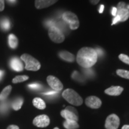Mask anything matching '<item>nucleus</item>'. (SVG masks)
<instances>
[{
	"label": "nucleus",
	"instance_id": "f257e3e1",
	"mask_svg": "<svg viewBox=\"0 0 129 129\" xmlns=\"http://www.w3.org/2000/svg\"><path fill=\"white\" fill-rule=\"evenodd\" d=\"M98 55L94 48L83 47L77 53V63L84 68H90L97 62Z\"/></svg>",
	"mask_w": 129,
	"mask_h": 129
},
{
	"label": "nucleus",
	"instance_id": "1a4fd4ad",
	"mask_svg": "<svg viewBox=\"0 0 129 129\" xmlns=\"http://www.w3.org/2000/svg\"><path fill=\"white\" fill-rule=\"evenodd\" d=\"M85 105L92 109H98L101 106L102 101L98 97L91 96L86 98Z\"/></svg>",
	"mask_w": 129,
	"mask_h": 129
},
{
	"label": "nucleus",
	"instance_id": "7ed1b4c3",
	"mask_svg": "<svg viewBox=\"0 0 129 129\" xmlns=\"http://www.w3.org/2000/svg\"><path fill=\"white\" fill-rule=\"evenodd\" d=\"M21 60L25 63V69L31 71H37L41 68V63L37 59L28 54H23L21 56Z\"/></svg>",
	"mask_w": 129,
	"mask_h": 129
},
{
	"label": "nucleus",
	"instance_id": "c9c22d12",
	"mask_svg": "<svg viewBox=\"0 0 129 129\" xmlns=\"http://www.w3.org/2000/svg\"><path fill=\"white\" fill-rule=\"evenodd\" d=\"M121 129H129V125H123Z\"/></svg>",
	"mask_w": 129,
	"mask_h": 129
},
{
	"label": "nucleus",
	"instance_id": "4be33fe9",
	"mask_svg": "<svg viewBox=\"0 0 129 129\" xmlns=\"http://www.w3.org/2000/svg\"><path fill=\"white\" fill-rule=\"evenodd\" d=\"M117 74L122 78L129 80V71H128L124 70V69H118L117 71Z\"/></svg>",
	"mask_w": 129,
	"mask_h": 129
},
{
	"label": "nucleus",
	"instance_id": "a878e982",
	"mask_svg": "<svg viewBox=\"0 0 129 129\" xmlns=\"http://www.w3.org/2000/svg\"><path fill=\"white\" fill-rule=\"evenodd\" d=\"M94 50L95 51H96L97 55H98V57H102L104 56V51L101 48L96 47Z\"/></svg>",
	"mask_w": 129,
	"mask_h": 129
},
{
	"label": "nucleus",
	"instance_id": "58836bf2",
	"mask_svg": "<svg viewBox=\"0 0 129 129\" xmlns=\"http://www.w3.org/2000/svg\"><path fill=\"white\" fill-rule=\"evenodd\" d=\"M53 129H59V128H58V127H55V128H54Z\"/></svg>",
	"mask_w": 129,
	"mask_h": 129
},
{
	"label": "nucleus",
	"instance_id": "f704fd0d",
	"mask_svg": "<svg viewBox=\"0 0 129 129\" xmlns=\"http://www.w3.org/2000/svg\"><path fill=\"white\" fill-rule=\"evenodd\" d=\"M104 5H101L99 7V13H102L103 12H104Z\"/></svg>",
	"mask_w": 129,
	"mask_h": 129
},
{
	"label": "nucleus",
	"instance_id": "39448f33",
	"mask_svg": "<svg viewBox=\"0 0 129 129\" xmlns=\"http://www.w3.org/2000/svg\"><path fill=\"white\" fill-rule=\"evenodd\" d=\"M48 35L52 41L56 43H61L64 40V35L60 29L53 26L48 29Z\"/></svg>",
	"mask_w": 129,
	"mask_h": 129
},
{
	"label": "nucleus",
	"instance_id": "bb28decb",
	"mask_svg": "<svg viewBox=\"0 0 129 129\" xmlns=\"http://www.w3.org/2000/svg\"><path fill=\"white\" fill-rule=\"evenodd\" d=\"M125 6H126V5H125V3L124 2H120L118 3V4L117 6V10H120V9H125Z\"/></svg>",
	"mask_w": 129,
	"mask_h": 129
},
{
	"label": "nucleus",
	"instance_id": "473e14b6",
	"mask_svg": "<svg viewBox=\"0 0 129 129\" xmlns=\"http://www.w3.org/2000/svg\"><path fill=\"white\" fill-rule=\"evenodd\" d=\"M7 129H20V128H19V127L17 126V125L12 124V125H10L9 126L7 127Z\"/></svg>",
	"mask_w": 129,
	"mask_h": 129
},
{
	"label": "nucleus",
	"instance_id": "c85d7f7f",
	"mask_svg": "<svg viewBox=\"0 0 129 129\" xmlns=\"http://www.w3.org/2000/svg\"><path fill=\"white\" fill-rule=\"evenodd\" d=\"M120 22V17H118L117 15H116L115 16V17H114V19H113L112 20V25H115V24L117 23L118 22Z\"/></svg>",
	"mask_w": 129,
	"mask_h": 129
},
{
	"label": "nucleus",
	"instance_id": "f3484780",
	"mask_svg": "<svg viewBox=\"0 0 129 129\" xmlns=\"http://www.w3.org/2000/svg\"><path fill=\"white\" fill-rule=\"evenodd\" d=\"M12 90V85H7V87H6L3 90V91H1V93H0V101H4V100H6L7 99V97L9 96Z\"/></svg>",
	"mask_w": 129,
	"mask_h": 129
},
{
	"label": "nucleus",
	"instance_id": "e433bc0d",
	"mask_svg": "<svg viewBox=\"0 0 129 129\" xmlns=\"http://www.w3.org/2000/svg\"><path fill=\"white\" fill-rule=\"evenodd\" d=\"M3 75H4V72H3V71L0 70V80H1V78H2Z\"/></svg>",
	"mask_w": 129,
	"mask_h": 129
},
{
	"label": "nucleus",
	"instance_id": "2f4dec72",
	"mask_svg": "<svg viewBox=\"0 0 129 129\" xmlns=\"http://www.w3.org/2000/svg\"><path fill=\"white\" fill-rule=\"evenodd\" d=\"M117 9L116 7H112V10H111V13H112V15L114 16H115L117 15Z\"/></svg>",
	"mask_w": 129,
	"mask_h": 129
},
{
	"label": "nucleus",
	"instance_id": "4c0bfd02",
	"mask_svg": "<svg viewBox=\"0 0 129 129\" xmlns=\"http://www.w3.org/2000/svg\"><path fill=\"white\" fill-rule=\"evenodd\" d=\"M9 1H10L11 3H14L16 1V0H9Z\"/></svg>",
	"mask_w": 129,
	"mask_h": 129
},
{
	"label": "nucleus",
	"instance_id": "4468645a",
	"mask_svg": "<svg viewBox=\"0 0 129 129\" xmlns=\"http://www.w3.org/2000/svg\"><path fill=\"white\" fill-rule=\"evenodd\" d=\"M59 56L62 60L68 62H73L75 60V56L72 53L67 51H62L59 53Z\"/></svg>",
	"mask_w": 129,
	"mask_h": 129
},
{
	"label": "nucleus",
	"instance_id": "ddd939ff",
	"mask_svg": "<svg viewBox=\"0 0 129 129\" xmlns=\"http://www.w3.org/2000/svg\"><path fill=\"white\" fill-rule=\"evenodd\" d=\"M124 88L120 86H111L105 90L106 94L110 96H119L121 94Z\"/></svg>",
	"mask_w": 129,
	"mask_h": 129
},
{
	"label": "nucleus",
	"instance_id": "0eeeda50",
	"mask_svg": "<svg viewBox=\"0 0 129 129\" xmlns=\"http://www.w3.org/2000/svg\"><path fill=\"white\" fill-rule=\"evenodd\" d=\"M50 120L49 117L45 114L37 116L33 120V124L40 128L47 127L50 124Z\"/></svg>",
	"mask_w": 129,
	"mask_h": 129
},
{
	"label": "nucleus",
	"instance_id": "a211bd4d",
	"mask_svg": "<svg viewBox=\"0 0 129 129\" xmlns=\"http://www.w3.org/2000/svg\"><path fill=\"white\" fill-rule=\"evenodd\" d=\"M63 126L66 129H77L79 125L78 122L75 121L65 120L63 122Z\"/></svg>",
	"mask_w": 129,
	"mask_h": 129
},
{
	"label": "nucleus",
	"instance_id": "5701e85b",
	"mask_svg": "<svg viewBox=\"0 0 129 129\" xmlns=\"http://www.w3.org/2000/svg\"><path fill=\"white\" fill-rule=\"evenodd\" d=\"M1 27L4 29V30H9L10 28V23L9 20L7 19H4L1 21Z\"/></svg>",
	"mask_w": 129,
	"mask_h": 129
},
{
	"label": "nucleus",
	"instance_id": "aec40b11",
	"mask_svg": "<svg viewBox=\"0 0 129 129\" xmlns=\"http://www.w3.org/2000/svg\"><path fill=\"white\" fill-rule=\"evenodd\" d=\"M23 104V99L22 98H18L14 101L12 104V107L14 110L18 111L21 108Z\"/></svg>",
	"mask_w": 129,
	"mask_h": 129
},
{
	"label": "nucleus",
	"instance_id": "6e6552de",
	"mask_svg": "<svg viewBox=\"0 0 129 129\" xmlns=\"http://www.w3.org/2000/svg\"><path fill=\"white\" fill-rule=\"evenodd\" d=\"M47 81L50 87L56 91H60L63 88V85L60 81L53 75L48 76L47 78Z\"/></svg>",
	"mask_w": 129,
	"mask_h": 129
},
{
	"label": "nucleus",
	"instance_id": "9d476101",
	"mask_svg": "<svg viewBox=\"0 0 129 129\" xmlns=\"http://www.w3.org/2000/svg\"><path fill=\"white\" fill-rule=\"evenodd\" d=\"M59 0H35V6L37 9L47 8L55 4Z\"/></svg>",
	"mask_w": 129,
	"mask_h": 129
},
{
	"label": "nucleus",
	"instance_id": "f8f14e48",
	"mask_svg": "<svg viewBox=\"0 0 129 129\" xmlns=\"http://www.w3.org/2000/svg\"><path fill=\"white\" fill-rule=\"evenodd\" d=\"M60 115L66 120H72L77 122L78 121V117L77 115L74 114V112H71V111L67 110L66 109L61 111Z\"/></svg>",
	"mask_w": 129,
	"mask_h": 129
},
{
	"label": "nucleus",
	"instance_id": "f03ea898",
	"mask_svg": "<svg viewBox=\"0 0 129 129\" xmlns=\"http://www.w3.org/2000/svg\"><path fill=\"white\" fill-rule=\"evenodd\" d=\"M62 96L68 102L75 106H80L83 104V99L76 91L71 88L64 90Z\"/></svg>",
	"mask_w": 129,
	"mask_h": 129
},
{
	"label": "nucleus",
	"instance_id": "cd10ccee",
	"mask_svg": "<svg viewBox=\"0 0 129 129\" xmlns=\"http://www.w3.org/2000/svg\"><path fill=\"white\" fill-rule=\"evenodd\" d=\"M29 87L32 89H38L40 88V85L38 84H32L29 85Z\"/></svg>",
	"mask_w": 129,
	"mask_h": 129
},
{
	"label": "nucleus",
	"instance_id": "7c9ffc66",
	"mask_svg": "<svg viewBox=\"0 0 129 129\" xmlns=\"http://www.w3.org/2000/svg\"><path fill=\"white\" fill-rule=\"evenodd\" d=\"M4 0H0V12L4 10Z\"/></svg>",
	"mask_w": 129,
	"mask_h": 129
},
{
	"label": "nucleus",
	"instance_id": "72a5a7b5",
	"mask_svg": "<svg viewBox=\"0 0 129 129\" xmlns=\"http://www.w3.org/2000/svg\"><path fill=\"white\" fill-rule=\"evenodd\" d=\"M100 1V0H90V2L91 4L96 5Z\"/></svg>",
	"mask_w": 129,
	"mask_h": 129
},
{
	"label": "nucleus",
	"instance_id": "c756f323",
	"mask_svg": "<svg viewBox=\"0 0 129 129\" xmlns=\"http://www.w3.org/2000/svg\"><path fill=\"white\" fill-rule=\"evenodd\" d=\"M66 109H67V110H69L70 111H71V112H74V114H75L76 115H77L78 114V112H77V111L73 107H71V106H68V107H67V108H66Z\"/></svg>",
	"mask_w": 129,
	"mask_h": 129
},
{
	"label": "nucleus",
	"instance_id": "393cba45",
	"mask_svg": "<svg viewBox=\"0 0 129 129\" xmlns=\"http://www.w3.org/2000/svg\"><path fill=\"white\" fill-rule=\"evenodd\" d=\"M83 72L85 75L89 77H91L94 75V71L90 68H85V69H84Z\"/></svg>",
	"mask_w": 129,
	"mask_h": 129
},
{
	"label": "nucleus",
	"instance_id": "423d86ee",
	"mask_svg": "<svg viewBox=\"0 0 129 129\" xmlns=\"http://www.w3.org/2000/svg\"><path fill=\"white\" fill-rule=\"evenodd\" d=\"M120 125V118L116 114L109 115L105 121V128L106 129H118Z\"/></svg>",
	"mask_w": 129,
	"mask_h": 129
},
{
	"label": "nucleus",
	"instance_id": "412c9836",
	"mask_svg": "<svg viewBox=\"0 0 129 129\" xmlns=\"http://www.w3.org/2000/svg\"><path fill=\"white\" fill-rule=\"evenodd\" d=\"M29 79V77L27 75H18L13 79L12 83L13 84H16L19 83H22L25 81L28 80Z\"/></svg>",
	"mask_w": 129,
	"mask_h": 129
},
{
	"label": "nucleus",
	"instance_id": "9b49d317",
	"mask_svg": "<svg viewBox=\"0 0 129 129\" xmlns=\"http://www.w3.org/2000/svg\"><path fill=\"white\" fill-rule=\"evenodd\" d=\"M10 67L16 72H21L23 70V64L22 61L17 57H14L10 61Z\"/></svg>",
	"mask_w": 129,
	"mask_h": 129
},
{
	"label": "nucleus",
	"instance_id": "6ab92c4d",
	"mask_svg": "<svg viewBox=\"0 0 129 129\" xmlns=\"http://www.w3.org/2000/svg\"><path fill=\"white\" fill-rule=\"evenodd\" d=\"M9 46L12 48H16L18 46V39L16 35L14 34H10L9 36Z\"/></svg>",
	"mask_w": 129,
	"mask_h": 129
},
{
	"label": "nucleus",
	"instance_id": "dca6fc26",
	"mask_svg": "<svg viewBox=\"0 0 129 129\" xmlns=\"http://www.w3.org/2000/svg\"><path fill=\"white\" fill-rule=\"evenodd\" d=\"M32 104H33V105L35 108H37L38 109H41V110L44 109L46 108V105L45 102L40 98H34L32 101Z\"/></svg>",
	"mask_w": 129,
	"mask_h": 129
},
{
	"label": "nucleus",
	"instance_id": "2eb2a0df",
	"mask_svg": "<svg viewBox=\"0 0 129 129\" xmlns=\"http://www.w3.org/2000/svg\"><path fill=\"white\" fill-rule=\"evenodd\" d=\"M117 15L120 17V22H124L128 19L129 10L126 8L118 10H117Z\"/></svg>",
	"mask_w": 129,
	"mask_h": 129
},
{
	"label": "nucleus",
	"instance_id": "20e7f679",
	"mask_svg": "<svg viewBox=\"0 0 129 129\" xmlns=\"http://www.w3.org/2000/svg\"><path fill=\"white\" fill-rule=\"evenodd\" d=\"M62 19L64 22L69 25L71 29L75 30L78 28L80 22L78 17L71 12H66L62 14Z\"/></svg>",
	"mask_w": 129,
	"mask_h": 129
},
{
	"label": "nucleus",
	"instance_id": "b1692460",
	"mask_svg": "<svg viewBox=\"0 0 129 129\" xmlns=\"http://www.w3.org/2000/svg\"><path fill=\"white\" fill-rule=\"evenodd\" d=\"M119 59L125 63L129 64V57L128 56L124 54H121L119 55Z\"/></svg>",
	"mask_w": 129,
	"mask_h": 129
}]
</instances>
